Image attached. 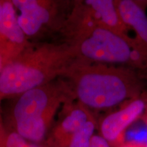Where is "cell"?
<instances>
[{"instance_id":"cell-1","label":"cell","mask_w":147,"mask_h":147,"mask_svg":"<svg viewBox=\"0 0 147 147\" xmlns=\"http://www.w3.org/2000/svg\"><path fill=\"white\" fill-rule=\"evenodd\" d=\"M130 85L122 74L108 69L89 71L79 78L78 98L91 108H107L120 104L130 95Z\"/></svg>"},{"instance_id":"cell-2","label":"cell","mask_w":147,"mask_h":147,"mask_svg":"<svg viewBox=\"0 0 147 147\" xmlns=\"http://www.w3.org/2000/svg\"><path fill=\"white\" fill-rule=\"evenodd\" d=\"M49 102L47 91L40 87L23 93L14 109L16 132L27 140H42L49 122Z\"/></svg>"},{"instance_id":"cell-3","label":"cell","mask_w":147,"mask_h":147,"mask_svg":"<svg viewBox=\"0 0 147 147\" xmlns=\"http://www.w3.org/2000/svg\"><path fill=\"white\" fill-rule=\"evenodd\" d=\"M80 51L90 59L107 63H124L133 56L123 38L104 27H97L91 32L82 42Z\"/></svg>"},{"instance_id":"cell-4","label":"cell","mask_w":147,"mask_h":147,"mask_svg":"<svg viewBox=\"0 0 147 147\" xmlns=\"http://www.w3.org/2000/svg\"><path fill=\"white\" fill-rule=\"evenodd\" d=\"M47 79L46 71L32 64L12 63L0 73V92L18 94L39 87Z\"/></svg>"},{"instance_id":"cell-5","label":"cell","mask_w":147,"mask_h":147,"mask_svg":"<svg viewBox=\"0 0 147 147\" xmlns=\"http://www.w3.org/2000/svg\"><path fill=\"white\" fill-rule=\"evenodd\" d=\"M145 103L135 100L122 109L108 115L101 125L102 136L107 141H115L125 129L143 113Z\"/></svg>"},{"instance_id":"cell-6","label":"cell","mask_w":147,"mask_h":147,"mask_svg":"<svg viewBox=\"0 0 147 147\" xmlns=\"http://www.w3.org/2000/svg\"><path fill=\"white\" fill-rule=\"evenodd\" d=\"M12 3L21 12L18 17V22L24 34L33 36L38 32L43 24L49 21L48 10L36 1L15 0L12 1Z\"/></svg>"},{"instance_id":"cell-7","label":"cell","mask_w":147,"mask_h":147,"mask_svg":"<svg viewBox=\"0 0 147 147\" xmlns=\"http://www.w3.org/2000/svg\"><path fill=\"white\" fill-rule=\"evenodd\" d=\"M117 10L121 21L131 27L147 44V16L142 8L131 0H123L119 3Z\"/></svg>"},{"instance_id":"cell-8","label":"cell","mask_w":147,"mask_h":147,"mask_svg":"<svg viewBox=\"0 0 147 147\" xmlns=\"http://www.w3.org/2000/svg\"><path fill=\"white\" fill-rule=\"evenodd\" d=\"M0 34L12 42L21 43L24 40V33L18 22L13 3H0Z\"/></svg>"},{"instance_id":"cell-9","label":"cell","mask_w":147,"mask_h":147,"mask_svg":"<svg viewBox=\"0 0 147 147\" xmlns=\"http://www.w3.org/2000/svg\"><path fill=\"white\" fill-rule=\"evenodd\" d=\"M89 120L84 110L76 109L71 112L62 121L57 132L56 137L60 147H68L72 136Z\"/></svg>"},{"instance_id":"cell-10","label":"cell","mask_w":147,"mask_h":147,"mask_svg":"<svg viewBox=\"0 0 147 147\" xmlns=\"http://www.w3.org/2000/svg\"><path fill=\"white\" fill-rule=\"evenodd\" d=\"M89 5L95 11L103 23L110 27H118L120 25V16L118 10L111 0H87Z\"/></svg>"},{"instance_id":"cell-11","label":"cell","mask_w":147,"mask_h":147,"mask_svg":"<svg viewBox=\"0 0 147 147\" xmlns=\"http://www.w3.org/2000/svg\"><path fill=\"white\" fill-rule=\"evenodd\" d=\"M94 130V123L89 120L72 136L68 147H89Z\"/></svg>"},{"instance_id":"cell-12","label":"cell","mask_w":147,"mask_h":147,"mask_svg":"<svg viewBox=\"0 0 147 147\" xmlns=\"http://www.w3.org/2000/svg\"><path fill=\"white\" fill-rule=\"evenodd\" d=\"M126 138L131 144L142 145L147 140V127H140L129 129L126 134Z\"/></svg>"},{"instance_id":"cell-13","label":"cell","mask_w":147,"mask_h":147,"mask_svg":"<svg viewBox=\"0 0 147 147\" xmlns=\"http://www.w3.org/2000/svg\"><path fill=\"white\" fill-rule=\"evenodd\" d=\"M3 147H40L36 144L27 142V140L18 134L17 132H12L9 134L5 141Z\"/></svg>"},{"instance_id":"cell-14","label":"cell","mask_w":147,"mask_h":147,"mask_svg":"<svg viewBox=\"0 0 147 147\" xmlns=\"http://www.w3.org/2000/svg\"><path fill=\"white\" fill-rule=\"evenodd\" d=\"M89 147H110L108 141L103 136H93Z\"/></svg>"},{"instance_id":"cell-15","label":"cell","mask_w":147,"mask_h":147,"mask_svg":"<svg viewBox=\"0 0 147 147\" xmlns=\"http://www.w3.org/2000/svg\"><path fill=\"white\" fill-rule=\"evenodd\" d=\"M123 147H138V145H135V144H129V145H127V146H124Z\"/></svg>"},{"instance_id":"cell-16","label":"cell","mask_w":147,"mask_h":147,"mask_svg":"<svg viewBox=\"0 0 147 147\" xmlns=\"http://www.w3.org/2000/svg\"><path fill=\"white\" fill-rule=\"evenodd\" d=\"M0 69H1V59H0Z\"/></svg>"},{"instance_id":"cell-17","label":"cell","mask_w":147,"mask_h":147,"mask_svg":"<svg viewBox=\"0 0 147 147\" xmlns=\"http://www.w3.org/2000/svg\"><path fill=\"white\" fill-rule=\"evenodd\" d=\"M145 144H146V146H145V147H147V140H146V143H145Z\"/></svg>"}]
</instances>
